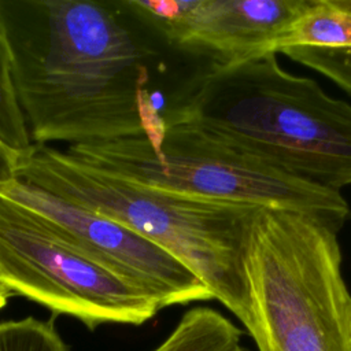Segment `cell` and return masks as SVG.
<instances>
[{"label":"cell","instance_id":"1","mask_svg":"<svg viewBox=\"0 0 351 351\" xmlns=\"http://www.w3.org/2000/svg\"><path fill=\"white\" fill-rule=\"evenodd\" d=\"M0 23L34 145L160 140L165 117L149 100L141 49L104 4L0 1Z\"/></svg>","mask_w":351,"mask_h":351},{"label":"cell","instance_id":"2","mask_svg":"<svg viewBox=\"0 0 351 351\" xmlns=\"http://www.w3.org/2000/svg\"><path fill=\"white\" fill-rule=\"evenodd\" d=\"M15 178L107 215L166 250L252 335L255 314L245 252L254 218L262 207L143 185L51 145H34L19 160Z\"/></svg>","mask_w":351,"mask_h":351},{"label":"cell","instance_id":"3","mask_svg":"<svg viewBox=\"0 0 351 351\" xmlns=\"http://www.w3.org/2000/svg\"><path fill=\"white\" fill-rule=\"evenodd\" d=\"M165 117L229 137L311 184L351 185V104L285 71L276 53L207 64Z\"/></svg>","mask_w":351,"mask_h":351},{"label":"cell","instance_id":"4","mask_svg":"<svg viewBox=\"0 0 351 351\" xmlns=\"http://www.w3.org/2000/svg\"><path fill=\"white\" fill-rule=\"evenodd\" d=\"M245 271L259 351H351V295L335 229L303 211L262 207Z\"/></svg>","mask_w":351,"mask_h":351},{"label":"cell","instance_id":"5","mask_svg":"<svg viewBox=\"0 0 351 351\" xmlns=\"http://www.w3.org/2000/svg\"><path fill=\"white\" fill-rule=\"evenodd\" d=\"M64 151L143 185L213 200L298 210L336 232L351 214L340 192L298 178L234 140L191 121L165 117V130L156 144L136 136Z\"/></svg>","mask_w":351,"mask_h":351},{"label":"cell","instance_id":"6","mask_svg":"<svg viewBox=\"0 0 351 351\" xmlns=\"http://www.w3.org/2000/svg\"><path fill=\"white\" fill-rule=\"evenodd\" d=\"M0 282L89 328L140 325L159 306L73 243L33 208L0 193Z\"/></svg>","mask_w":351,"mask_h":351},{"label":"cell","instance_id":"7","mask_svg":"<svg viewBox=\"0 0 351 351\" xmlns=\"http://www.w3.org/2000/svg\"><path fill=\"white\" fill-rule=\"evenodd\" d=\"M0 193L43 214L89 256L143 291L159 308L214 299L181 261L107 215L16 178L0 184Z\"/></svg>","mask_w":351,"mask_h":351},{"label":"cell","instance_id":"8","mask_svg":"<svg viewBox=\"0 0 351 351\" xmlns=\"http://www.w3.org/2000/svg\"><path fill=\"white\" fill-rule=\"evenodd\" d=\"M314 0L128 1L177 47L218 66L277 53L280 41Z\"/></svg>","mask_w":351,"mask_h":351},{"label":"cell","instance_id":"9","mask_svg":"<svg viewBox=\"0 0 351 351\" xmlns=\"http://www.w3.org/2000/svg\"><path fill=\"white\" fill-rule=\"evenodd\" d=\"M241 336L243 332L218 311L195 307L154 351H236Z\"/></svg>","mask_w":351,"mask_h":351},{"label":"cell","instance_id":"10","mask_svg":"<svg viewBox=\"0 0 351 351\" xmlns=\"http://www.w3.org/2000/svg\"><path fill=\"white\" fill-rule=\"evenodd\" d=\"M288 47L351 48V12L330 0H314L280 41L277 52Z\"/></svg>","mask_w":351,"mask_h":351},{"label":"cell","instance_id":"11","mask_svg":"<svg viewBox=\"0 0 351 351\" xmlns=\"http://www.w3.org/2000/svg\"><path fill=\"white\" fill-rule=\"evenodd\" d=\"M0 143L26 158L34 148L29 126L19 104L10 45L0 23Z\"/></svg>","mask_w":351,"mask_h":351},{"label":"cell","instance_id":"12","mask_svg":"<svg viewBox=\"0 0 351 351\" xmlns=\"http://www.w3.org/2000/svg\"><path fill=\"white\" fill-rule=\"evenodd\" d=\"M0 351H69L51 322L33 317L0 322Z\"/></svg>","mask_w":351,"mask_h":351},{"label":"cell","instance_id":"13","mask_svg":"<svg viewBox=\"0 0 351 351\" xmlns=\"http://www.w3.org/2000/svg\"><path fill=\"white\" fill-rule=\"evenodd\" d=\"M280 52L321 73L351 95V48L288 47Z\"/></svg>","mask_w":351,"mask_h":351},{"label":"cell","instance_id":"14","mask_svg":"<svg viewBox=\"0 0 351 351\" xmlns=\"http://www.w3.org/2000/svg\"><path fill=\"white\" fill-rule=\"evenodd\" d=\"M19 156L0 143V184L15 178Z\"/></svg>","mask_w":351,"mask_h":351},{"label":"cell","instance_id":"15","mask_svg":"<svg viewBox=\"0 0 351 351\" xmlns=\"http://www.w3.org/2000/svg\"><path fill=\"white\" fill-rule=\"evenodd\" d=\"M11 295H12V293L0 282V310L7 304V302H8V299H10Z\"/></svg>","mask_w":351,"mask_h":351},{"label":"cell","instance_id":"16","mask_svg":"<svg viewBox=\"0 0 351 351\" xmlns=\"http://www.w3.org/2000/svg\"><path fill=\"white\" fill-rule=\"evenodd\" d=\"M336 7L351 12V0H330Z\"/></svg>","mask_w":351,"mask_h":351},{"label":"cell","instance_id":"17","mask_svg":"<svg viewBox=\"0 0 351 351\" xmlns=\"http://www.w3.org/2000/svg\"><path fill=\"white\" fill-rule=\"evenodd\" d=\"M236 351H247V350H244V348H241V347H239Z\"/></svg>","mask_w":351,"mask_h":351}]
</instances>
